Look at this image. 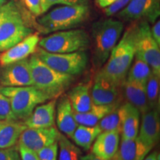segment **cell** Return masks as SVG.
Here are the masks:
<instances>
[{"mask_svg":"<svg viewBox=\"0 0 160 160\" xmlns=\"http://www.w3.org/2000/svg\"><path fill=\"white\" fill-rule=\"evenodd\" d=\"M56 121L59 131L68 139H71L78 124L75 119L74 111L68 97H62L57 103Z\"/></svg>","mask_w":160,"mask_h":160,"instance_id":"17","label":"cell"},{"mask_svg":"<svg viewBox=\"0 0 160 160\" xmlns=\"http://www.w3.org/2000/svg\"><path fill=\"white\" fill-rule=\"evenodd\" d=\"M29 11L35 17L42 15V0H22Z\"/></svg>","mask_w":160,"mask_h":160,"instance_id":"36","label":"cell"},{"mask_svg":"<svg viewBox=\"0 0 160 160\" xmlns=\"http://www.w3.org/2000/svg\"><path fill=\"white\" fill-rule=\"evenodd\" d=\"M72 108L76 113H82L91 108L93 103L91 98V85L79 84L73 87L68 94Z\"/></svg>","mask_w":160,"mask_h":160,"instance_id":"23","label":"cell"},{"mask_svg":"<svg viewBox=\"0 0 160 160\" xmlns=\"http://www.w3.org/2000/svg\"><path fill=\"white\" fill-rule=\"evenodd\" d=\"M22 8V5L16 0H10L5 5L0 7V23L2 21L8 17L9 15L12 14L14 12L19 11Z\"/></svg>","mask_w":160,"mask_h":160,"instance_id":"33","label":"cell"},{"mask_svg":"<svg viewBox=\"0 0 160 160\" xmlns=\"http://www.w3.org/2000/svg\"><path fill=\"white\" fill-rule=\"evenodd\" d=\"M100 133L101 131L97 125L85 126L78 125L71 139L74 142L76 145L88 151L91 148L92 144Z\"/></svg>","mask_w":160,"mask_h":160,"instance_id":"25","label":"cell"},{"mask_svg":"<svg viewBox=\"0 0 160 160\" xmlns=\"http://www.w3.org/2000/svg\"><path fill=\"white\" fill-rule=\"evenodd\" d=\"M117 0H96L97 5L101 8H105L108 7L111 4L115 2Z\"/></svg>","mask_w":160,"mask_h":160,"instance_id":"39","label":"cell"},{"mask_svg":"<svg viewBox=\"0 0 160 160\" xmlns=\"http://www.w3.org/2000/svg\"><path fill=\"white\" fill-rule=\"evenodd\" d=\"M110 160H122V159H120L119 153H118V152H117V153L115 154L114 157H113V158H112V159H111Z\"/></svg>","mask_w":160,"mask_h":160,"instance_id":"42","label":"cell"},{"mask_svg":"<svg viewBox=\"0 0 160 160\" xmlns=\"http://www.w3.org/2000/svg\"><path fill=\"white\" fill-rule=\"evenodd\" d=\"M151 33L156 42L160 46V21L157 20L151 28Z\"/></svg>","mask_w":160,"mask_h":160,"instance_id":"38","label":"cell"},{"mask_svg":"<svg viewBox=\"0 0 160 160\" xmlns=\"http://www.w3.org/2000/svg\"><path fill=\"white\" fill-rule=\"evenodd\" d=\"M124 30L120 20L113 18L101 20L93 24V64L97 68H102L117 45Z\"/></svg>","mask_w":160,"mask_h":160,"instance_id":"3","label":"cell"},{"mask_svg":"<svg viewBox=\"0 0 160 160\" xmlns=\"http://www.w3.org/2000/svg\"><path fill=\"white\" fill-rule=\"evenodd\" d=\"M129 71L128 72L126 80L133 82L146 84L148 79L151 75L152 70L148 64L139 58L134 57Z\"/></svg>","mask_w":160,"mask_h":160,"instance_id":"26","label":"cell"},{"mask_svg":"<svg viewBox=\"0 0 160 160\" xmlns=\"http://www.w3.org/2000/svg\"><path fill=\"white\" fill-rule=\"evenodd\" d=\"M130 2L131 0H117L108 7L104 8V12L107 17H113L125 8Z\"/></svg>","mask_w":160,"mask_h":160,"instance_id":"34","label":"cell"},{"mask_svg":"<svg viewBox=\"0 0 160 160\" xmlns=\"http://www.w3.org/2000/svg\"><path fill=\"white\" fill-rule=\"evenodd\" d=\"M18 151L22 160H40L37 152L31 151L23 145H18Z\"/></svg>","mask_w":160,"mask_h":160,"instance_id":"37","label":"cell"},{"mask_svg":"<svg viewBox=\"0 0 160 160\" xmlns=\"http://www.w3.org/2000/svg\"><path fill=\"white\" fill-rule=\"evenodd\" d=\"M122 95L127 100V102L134 106L140 114L142 115L150 109L146 96L145 85L125 80L121 87Z\"/></svg>","mask_w":160,"mask_h":160,"instance_id":"20","label":"cell"},{"mask_svg":"<svg viewBox=\"0 0 160 160\" xmlns=\"http://www.w3.org/2000/svg\"><path fill=\"white\" fill-rule=\"evenodd\" d=\"M111 111L105 115L99 121L97 126L101 132L116 131L119 132L121 134V118H120L119 106Z\"/></svg>","mask_w":160,"mask_h":160,"instance_id":"29","label":"cell"},{"mask_svg":"<svg viewBox=\"0 0 160 160\" xmlns=\"http://www.w3.org/2000/svg\"><path fill=\"white\" fill-rule=\"evenodd\" d=\"M36 54L43 62L60 73L77 76L85 71L88 63V55L85 51L57 53L39 48Z\"/></svg>","mask_w":160,"mask_h":160,"instance_id":"8","label":"cell"},{"mask_svg":"<svg viewBox=\"0 0 160 160\" xmlns=\"http://www.w3.org/2000/svg\"><path fill=\"white\" fill-rule=\"evenodd\" d=\"M88 0H45V2L42 7V13H45L55 5H88Z\"/></svg>","mask_w":160,"mask_h":160,"instance_id":"31","label":"cell"},{"mask_svg":"<svg viewBox=\"0 0 160 160\" xmlns=\"http://www.w3.org/2000/svg\"><path fill=\"white\" fill-rule=\"evenodd\" d=\"M160 76L152 73L145 84L147 100L150 109L159 110Z\"/></svg>","mask_w":160,"mask_h":160,"instance_id":"28","label":"cell"},{"mask_svg":"<svg viewBox=\"0 0 160 160\" xmlns=\"http://www.w3.org/2000/svg\"><path fill=\"white\" fill-rule=\"evenodd\" d=\"M0 160H22L19 151L15 148H0Z\"/></svg>","mask_w":160,"mask_h":160,"instance_id":"35","label":"cell"},{"mask_svg":"<svg viewBox=\"0 0 160 160\" xmlns=\"http://www.w3.org/2000/svg\"><path fill=\"white\" fill-rule=\"evenodd\" d=\"M116 15L126 22L139 20L153 24L160 15V0H131L128 5Z\"/></svg>","mask_w":160,"mask_h":160,"instance_id":"10","label":"cell"},{"mask_svg":"<svg viewBox=\"0 0 160 160\" xmlns=\"http://www.w3.org/2000/svg\"><path fill=\"white\" fill-rule=\"evenodd\" d=\"M27 13L23 8L9 15L0 23V52H4L17 45L33 30L28 21Z\"/></svg>","mask_w":160,"mask_h":160,"instance_id":"9","label":"cell"},{"mask_svg":"<svg viewBox=\"0 0 160 160\" xmlns=\"http://www.w3.org/2000/svg\"><path fill=\"white\" fill-rule=\"evenodd\" d=\"M39 33H31L17 45L0 55V65L4 66L27 59L30 55L36 53L39 42Z\"/></svg>","mask_w":160,"mask_h":160,"instance_id":"14","label":"cell"},{"mask_svg":"<svg viewBox=\"0 0 160 160\" xmlns=\"http://www.w3.org/2000/svg\"><path fill=\"white\" fill-rule=\"evenodd\" d=\"M0 92L9 99L13 115L17 120H25L37 105L50 100L49 97L33 85L24 87H0Z\"/></svg>","mask_w":160,"mask_h":160,"instance_id":"5","label":"cell"},{"mask_svg":"<svg viewBox=\"0 0 160 160\" xmlns=\"http://www.w3.org/2000/svg\"><path fill=\"white\" fill-rule=\"evenodd\" d=\"M160 121L159 110L151 109L142 115L137 137L153 149L159 139Z\"/></svg>","mask_w":160,"mask_h":160,"instance_id":"15","label":"cell"},{"mask_svg":"<svg viewBox=\"0 0 160 160\" xmlns=\"http://www.w3.org/2000/svg\"><path fill=\"white\" fill-rule=\"evenodd\" d=\"M90 42V37L85 31L69 29L57 31L39 39V45L48 52L65 53L85 51Z\"/></svg>","mask_w":160,"mask_h":160,"instance_id":"7","label":"cell"},{"mask_svg":"<svg viewBox=\"0 0 160 160\" xmlns=\"http://www.w3.org/2000/svg\"><path fill=\"white\" fill-rule=\"evenodd\" d=\"M40 160H57L58 157V142L49 145L37 152Z\"/></svg>","mask_w":160,"mask_h":160,"instance_id":"32","label":"cell"},{"mask_svg":"<svg viewBox=\"0 0 160 160\" xmlns=\"http://www.w3.org/2000/svg\"><path fill=\"white\" fill-rule=\"evenodd\" d=\"M0 120H17L12 112L9 99L0 92Z\"/></svg>","mask_w":160,"mask_h":160,"instance_id":"30","label":"cell"},{"mask_svg":"<svg viewBox=\"0 0 160 160\" xmlns=\"http://www.w3.org/2000/svg\"><path fill=\"white\" fill-rule=\"evenodd\" d=\"M134 57V47L129 28L98 72L115 85L122 87Z\"/></svg>","mask_w":160,"mask_h":160,"instance_id":"2","label":"cell"},{"mask_svg":"<svg viewBox=\"0 0 160 160\" xmlns=\"http://www.w3.org/2000/svg\"><path fill=\"white\" fill-rule=\"evenodd\" d=\"M59 134L60 133L54 126L44 128H27L20 135L18 144L37 152L44 147L57 142Z\"/></svg>","mask_w":160,"mask_h":160,"instance_id":"12","label":"cell"},{"mask_svg":"<svg viewBox=\"0 0 160 160\" xmlns=\"http://www.w3.org/2000/svg\"><path fill=\"white\" fill-rule=\"evenodd\" d=\"M27 128L24 122L19 120H0V148L15 145Z\"/></svg>","mask_w":160,"mask_h":160,"instance_id":"22","label":"cell"},{"mask_svg":"<svg viewBox=\"0 0 160 160\" xmlns=\"http://www.w3.org/2000/svg\"><path fill=\"white\" fill-rule=\"evenodd\" d=\"M121 87L117 86L97 72L91 87L93 105H111L121 102Z\"/></svg>","mask_w":160,"mask_h":160,"instance_id":"13","label":"cell"},{"mask_svg":"<svg viewBox=\"0 0 160 160\" xmlns=\"http://www.w3.org/2000/svg\"><path fill=\"white\" fill-rule=\"evenodd\" d=\"M57 99H52L37 105L24 123L28 128H44L55 126Z\"/></svg>","mask_w":160,"mask_h":160,"instance_id":"16","label":"cell"},{"mask_svg":"<svg viewBox=\"0 0 160 160\" xmlns=\"http://www.w3.org/2000/svg\"><path fill=\"white\" fill-rule=\"evenodd\" d=\"M0 85L2 87H24L33 85L29 61L25 59L2 66Z\"/></svg>","mask_w":160,"mask_h":160,"instance_id":"11","label":"cell"},{"mask_svg":"<svg viewBox=\"0 0 160 160\" xmlns=\"http://www.w3.org/2000/svg\"><path fill=\"white\" fill-rule=\"evenodd\" d=\"M10 0H0V7H2V6L5 5V4H6Z\"/></svg>","mask_w":160,"mask_h":160,"instance_id":"43","label":"cell"},{"mask_svg":"<svg viewBox=\"0 0 160 160\" xmlns=\"http://www.w3.org/2000/svg\"><path fill=\"white\" fill-rule=\"evenodd\" d=\"M44 2H45V0H42V7L44 5Z\"/></svg>","mask_w":160,"mask_h":160,"instance_id":"44","label":"cell"},{"mask_svg":"<svg viewBox=\"0 0 160 160\" xmlns=\"http://www.w3.org/2000/svg\"><path fill=\"white\" fill-rule=\"evenodd\" d=\"M120 105H121V102L111 104V105H93L91 108L88 111L82 112V113L74 112L75 119L78 125L96 126L105 115H107L108 113Z\"/></svg>","mask_w":160,"mask_h":160,"instance_id":"24","label":"cell"},{"mask_svg":"<svg viewBox=\"0 0 160 160\" xmlns=\"http://www.w3.org/2000/svg\"><path fill=\"white\" fill-rule=\"evenodd\" d=\"M57 142L59 160H79L80 150L66 136L60 133Z\"/></svg>","mask_w":160,"mask_h":160,"instance_id":"27","label":"cell"},{"mask_svg":"<svg viewBox=\"0 0 160 160\" xmlns=\"http://www.w3.org/2000/svg\"><path fill=\"white\" fill-rule=\"evenodd\" d=\"M143 160H159V153H157V151L152 152L151 153H149L146 156Z\"/></svg>","mask_w":160,"mask_h":160,"instance_id":"41","label":"cell"},{"mask_svg":"<svg viewBox=\"0 0 160 160\" xmlns=\"http://www.w3.org/2000/svg\"><path fill=\"white\" fill-rule=\"evenodd\" d=\"M89 13L88 5L59 6L39 18L37 25L45 33L69 30L86 21Z\"/></svg>","mask_w":160,"mask_h":160,"instance_id":"4","label":"cell"},{"mask_svg":"<svg viewBox=\"0 0 160 160\" xmlns=\"http://www.w3.org/2000/svg\"><path fill=\"white\" fill-rule=\"evenodd\" d=\"M130 30L135 57L148 64L152 72L160 76V46L152 37L148 22L141 21Z\"/></svg>","mask_w":160,"mask_h":160,"instance_id":"6","label":"cell"},{"mask_svg":"<svg viewBox=\"0 0 160 160\" xmlns=\"http://www.w3.org/2000/svg\"><path fill=\"white\" fill-rule=\"evenodd\" d=\"M120 133L116 131L101 132L92 147V153L102 159L110 160L119 150Z\"/></svg>","mask_w":160,"mask_h":160,"instance_id":"18","label":"cell"},{"mask_svg":"<svg viewBox=\"0 0 160 160\" xmlns=\"http://www.w3.org/2000/svg\"><path fill=\"white\" fill-rule=\"evenodd\" d=\"M79 160H107L105 159H102V158L98 157V156L95 155L94 153H88V154L82 156V157H79Z\"/></svg>","mask_w":160,"mask_h":160,"instance_id":"40","label":"cell"},{"mask_svg":"<svg viewBox=\"0 0 160 160\" xmlns=\"http://www.w3.org/2000/svg\"><path fill=\"white\" fill-rule=\"evenodd\" d=\"M121 135L124 139L137 137L140 124V113L134 106L126 102L119 106Z\"/></svg>","mask_w":160,"mask_h":160,"instance_id":"19","label":"cell"},{"mask_svg":"<svg viewBox=\"0 0 160 160\" xmlns=\"http://www.w3.org/2000/svg\"><path fill=\"white\" fill-rule=\"evenodd\" d=\"M151 150L138 137L132 139L122 138L118 153L122 160H143Z\"/></svg>","mask_w":160,"mask_h":160,"instance_id":"21","label":"cell"},{"mask_svg":"<svg viewBox=\"0 0 160 160\" xmlns=\"http://www.w3.org/2000/svg\"><path fill=\"white\" fill-rule=\"evenodd\" d=\"M33 85L49 97L57 99L74 81V76L56 71L43 62L36 53L28 59Z\"/></svg>","mask_w":160,"mask_h":160,"instance_id":"1","label":"cell"}]
</instances>
